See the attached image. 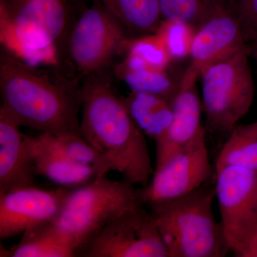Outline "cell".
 I'll return each mask as SVG.
<instances>
[{
    "instance_id": "cell-6",
    "label": "cell",
    "mask_w": 257,
    "mask_h": 257,
    "mask_svg": "<svg viewBox=\"0 0 257 257\" xmlns=\"http://www.w3.org/2000/svg\"><path fill=\"white\" fill-rule=\"evenodd\" d=\"M140 202H143L140 189L135 185L124 179L100 176L72 189L55 221L79 247L103 226Z\"/></svg>"
},
{
    "instance_id": "cell-1",
    "label": "cell",
    "mask_w": 257,
    "mask_h": 257,
    "mask_svg": "<svg viewBox=\"0 0 257 257\" xmlns=\"http://www.w3.org/2000/svg\"><path fill=\"white\" fill-rule=\"evenodd\" d=\"M0 94V109L20 126L55 136L80 135L82 84L58 67L43 72L1 47Z\"/></svg>"
},
{
    "instance_id": "cell-19",
    "label": "cell",
    "mask_w": 257,
    "mask_h": 257,
    "mask_svg": "<svg viewBox=\"0 0 257 257\" xmlns=\"http://www.w3.org/2000/svg\"><path fill=\"white\" fill-rule=\"evenodd\" d=\"M133 35L155 33L162 20L159 0H99Z\"/></svg>"
},
{
    "instance_id": "cell-8",
    "label": "cell",
    "mask_w": 257,
    "mask_h": 257,
    "mask_svg": "<svg viewBox=\"0 0 257 257\" xmlns=\"http://www.w3.org/2000/svg\"><path fill=\"white\" fill-rule=\"evenodd\" d=\"M76 256L169 257L155 216L140 202L79 246Z\"/></svg>"
},
{
    "instance_id": "cell-3",
    "label": "cell",
    "mask_w": 257,
    "mask_h": 257,
    "mask_svg": "<svg viewBox=\"0 0 257 257\" xmlns=\"http://www.w3.org/2000/svg\"><path fill=\"white\" fill-rule=\"evenodd\" d=\"M87 0H0L2 47L34 67L67 70L71 32Z\"/></svg>"
},
{
    "instance_id": "cell-18",
    "label": "cell",
    "mask_w": 257,
    "mask_h": 257,
    "mask_svg": "<svg viewBox=\"0 0 257 257\" xmlns=\"http://www.w3.org/2000/svg\"><path fill=\"white\" fill-rule=\"evenodd\" d=\"M115 76L124 82L131 91L152 93L172 100L178 89L167 69L150 67L140 59L126 55L114 67Z\"/></svg>"
},
{
    "instance_id": "cell-2",
    "label": "cell",
    "mask_w": 257,
    "mask_h": 257,
    "mask_svg": "<svg viewBox=\"0 0 257 257\" xmlns=\"http://www.w3.org/2000/svg\"><path fill=\"white\" fill-rule=\"evenodd\" d=\"M82 89L81 136L108 159L123 179L145 187L155 172L146 136L115 94L109 73L87 77Z\"/></svg>"
},
{
    "instance_id": "cell-14",
    "label": "cell",
    "mask_w": 257,
    "mask_h": 257,
    "mask_svg": "<svg viewBox=\"0 0 257 257\" xmlns=\"http://www.w3.org/2000/svg\"><path fill=\"white\" fill-rule=\"evenodd\" d=\"M20 127L0 109V194L35 186V164Z\"/></svg>"
},
{
    "instance_id": "cell-20",
    "label": "cell",
    "mask_w": 257,
    "mask_h": 257,
    "mask_svg": "<svg viewBox=\"0 0 257 257\" xmlns=\"http://www.w3.org/2000/svg\"><path fill=\"white\" fill-rule=\"evenodd\" d=\"M224 167L257 171V120L236 125L229 134L218 155L215 170Z\"/></svg>"
},
{
    "instance_id": "cell-16",
    "label": "cell",
    "mask_w": 257,
    "mask_h": 257,
    "mask_svg": "<svg viewBox=\"0 0 257 257\" xmlns=\"http://www.w3.org/2000/svg\"><path fill=\"white\" fill-rule=\"evenodd\" d=\"M78 247L76 240L55 220L25 231L9 256L74 257Z\"/></svg>"
},
{
    "instance_id": "cell-25",
    "label": "cell",
    "mask_w": 257,
    "mask_h": 257,
    "mask_svg": "<svg viewBox=\"0 0 257 257\" xmlns=\"http://www.w3.org/2000/svg\"><path fill=\"white\" fill-rule=\"evenodd\" d=\"M226 10L241 25L246 42L257 38V0H227Z\"/></svg>"
},
{
    "instance_id": "cell-27",
    "label": "cell",
    "mask_w": 257,
    "mask_h": 257,
    "mask_svg": "<svg viewBox=\"0 0 257 257\" xmlns=\"http://www.w3.org/2000/svg\"><path fill=\"white\" fill-rule=\"evenodd\" d=\"M251 53H253V57H254L257 64V40L256 41L253 42V46L251 47Z\"/></svg>"
},
{
    "instance_id": "cell-22",
    "label": "cell",
    "mask_w": 257,
    "mask_h": 257,
    "mask_svg": "<svg viewBox=\"0 0 257 257\" xmlns=\"http://www.w3.org/2000/svg\"><path fill=\"white\" fill-rule=\"evenodd\" d=\"M54 138L57 146L64 155L77 163L93 167L99 177L107 175L109 172H112V165L108 159L99 153L79 134L62 136L54 135Z\"/></svg>"
},
{
    "instance_id": "cell-26",
    "label": "cell",
    "mask_w": 257,
    "mask_h": 257,
    "mask_svg": "<svg viewBox=\"0 0 257 257\" xmlns=\"http://www.w3.org/2000/svg\"><path fill=\"white\" fill-rule=\"evenodd\" d=\"M239 257H257V229Z\"/></svg>"
},
{
    "instance_id": "cell-4",
    "label": "cell",
    "mask_w": 257,
    "mask_h": 257,
    "mask_svg": "<svg viewBox=\"0 0 257 257\" xmlns=\"http://www.w3.org/2000/svg\"><path fill=\"white\" fill-rule=\"evenodd\" d=\"M215 187L150 207L169 257H223L230 251L221 222L213 212Z\"/></svg>"
},
{
    "instance_id": "cell-15",
    "label": "cell",
    "mask_w": 257,
    "mask_h": 257,
    "mask_svg": "<svg viewBox=\"0 0 257 257\" xmlns=\"http://www.w3.org/2000/svg\"><path fill=\"white\" fill-rule=\"evenodd\" d=\"M37 176H42L60 187L74 189L99 177L92 167L77 163L61 151L54 135L41 133L26 135Z\"/></svg>"
},
{
    "instance_id": "cell-21",
    "label": "cell",
    "mask_w": 257,
    "mask_h": 257,
    "mask_svg": "<svg viewBox=\"0 0 257 257\" xmlns=\"http://www.w3.org/2000/svg\"><path fill=\"white\" fill-rule=\"evenodd\" d=\"M226 3L227 0H159L162 20H177L196 29L226 8Z\"/></svg>"
},
{
    "instance_id": "cell-9",
    "label": "cell",
    "mask_w": 257,
    "mask_h": 257,
    "mask_svg": "<svg viewBox=\"0 0 257 257\" xmlns=\"http://www.w3.org/2000/svg\"><path fill=\"white\" fill-rule=\"evenodd\" d=\"M216 196L230 249L239 256L257 229V171L216 170Z\"/></svg>"
},
{
    "instance_id": "cell-13",
    "label": "cell",
    "mask_w": 257,
    "mask_h": 257,
    "mask_svg": "<svg viewBox=\"0 0 257 257\" xmlns=\"http://www.w3.org/2000/svg\"><path fill=\"white\" fill-rule=\"evenodd\" d=\"M238 20L226 8L216 12L196 30L188 67L201 72L208 66L247 47Z\"/></svg>"
},
{
    "instance_id": "cell-7",
    "label": "cell",
    "mask_w": 257,
    "mask_h": 257,
    "mask_svg": "<svg viewBox=\"0 0 257 257\" xmlns=\"http://www.w3.org/2000/svg\"><path fill=\"white\" fill-rule=\"evenodd\" d=\"M128 33L99 0H93L71 32L67 67H72L74 75L79 79L108 72L115 57L123 52Z\"/></svg>"
},
{
    "instance_id": "cell-11",
    "label": "cell",
    "mask_w": 257,
    "mask_h": 257,
    "mask_svg": "<svg viewBox=\"0 0 257 257\" xmlns=\"http://www.w3.org/2000/svg\"><path fill=\"white\" fill-rule=\"evenodd\" d=\"M72 189L26 187L0 194V239H6L58 217Z\"/></svg>"
},
{
    "instance_id": "cell-23",
    "label": "cell",
    "mask_w": 257,
    "mask_h": 257,
    "mask_svg": "<svg viewBox=\"0 0 257 257\" xmlns=\"http://www.w3.org/2000/svg\"><path fill=\"white\" fill-rule=\"evenodd\" d=\"M123 52L138 57L154 68L167 69L172 61L165 44L155 32L128 37Z\"/></svg>"
},
{
    "instance_id": "cell-28",
    "label": "cell",
    "mask_w": 257,
    "mask_h": 257,
    "mask_svg": "<svg viewBox=\"0 0 257 257\" xmlns=\"http://www.w3.org/2000/svg\"><path fill=\"white\" fill-rule=\"evenodd\" d=\"M256 40H257V38L256 39V40H254V41H256ZM254 41H253V42H254Z\"/></svg>"
},
{
    "instance_id": "cell-10",
    "label": "cell",
    "mask_w": 257,
    "mask_h": 257,
    "mask_svg": "<svg viewBox=\"0 0 257 257\" xmlns=\"http://www.w3.org/2000/svg\"><path fill=\"white\" fill-rule=\"evenodd\" d=\"M211 174L205 130L155 169L150 184L140 189L145 205H156L199 189Z\"/></svg>"
},
{
    "instance_id": "cell-24",
    "label": "cell",
    "mask_w": 257,
    "mask_h": 257,
    "mask_svg": "<svg viewBox=\"0 0 257 257\" xmlns=\"http://www.w3.org/2000/svg\"><path fill=\"white\" fill-rule=\"evenodd\" d=\"M196 29L177 20H162L155 33L162 39L172 61L190 56Z\"/></svg>"
},
{
    "instance_id": "cell-12",
    "label": "cell",
    "mask_w": 257,
    "mask_h": 257,
    "mask_svg": "<svg viewBox=\"0 0 257 257\" xmlns=\"http://www.w3.org/2000/svg\"><path fill=\"white\" fill-rule=\"evenodd\" d=\"M199 77V73L189 67L182 76L177 92L171 100L172 120L170 128L163 140L156 145L155 169L163 165L204 130L201 123L202 100L197 86Z\"/></svg>"
},
{
    "instance_id": "cell-5",
    "label": "cell",
    "mask_w": 257,
    "mask_h": 257,
    "mask_svg": "<svg viewBox=\"0 0 257 257\" xmlns=\"http://www.w3.org/2000/svg\"><path fill=\"white\" fill-rule=\"evenodd\" d=\"M251 47L206 67L202 80V104L212 133L229 134L252 105L254 84L248 62Z\"/></svg>"
},
{
    "instance_id": "cell-17",
    "label": "cell",
    "mask_w": 257,
    "mask_h": 257,
    "mask_svg": "<svg viewBox=\"0 0 257 257\" xmlns=\"http://www.w3.org/2000/svg\"><path fill=\"white\" fill-rule=\"evenodd\" d=\"M121 99L144 135L156 145L161 143L172 122L171 101L157 94L135 91Z\"/></svg>"
}]
</instances>
